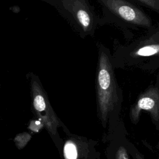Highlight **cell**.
Masks as SVG:
<instances>
[{"label":"cell","instance_id":"1","mask_svg":"<svg viewBox=\"0 0 159 159\" xmlns=\"http://www.w3.org/2000/svg\"><path fill=\"white\" fill-rule=\"evenodd\" d=\"M111 60L114 69L139 68L154 72L159 67V27L153 25L128 44L114 41Z\"/></svg>","mask_w":159,"mask_h":159},{"label":"cell","instance_id":"2","mask_svg":"<svg viewBox=\"0 0 159 159\" xmlns=\"http://www.w3.org/2000/svg\"><path fill=\"white\" fill-rule=\"evenodd\" d=\"M97 47L95 77L97 106L99 119L105 127L108 117L121 102L122 90L116 78L110 50L99 42L97 43Z\"/></svg>","mask_w":159,"mask_h":159},{"label":"cell","instance_id":"3","mask_svg":"<svg viewBox=\"0 0 159 159\" xmlns=\"http://www.w3.org/2000/svg\"><path fill=\"white\" fill-rule=\"evenodd\" d=\"M101 7L99 25L110 24L122 30H148L151 17L133 0H96Z\"/></svg>","mask_w":159,"mask_h":159},{"label":"cell","instance_id":"4","mask_svg":"<svg viewBox=\"0 0 159 159\" xmlns=\"http://www.w3.org/2000/svg\"><path fill=\"white\" fill-rule=\"evenodd\" d=\"M55 7L81 38L94 37L99 26V17L89 0H59Z\"/></svg>","mask_w":159,"mask_h":159},{"label":"cell","instance_id":"5","mask_svg":"<svg viewBox=\"0 0 159 159\" xmlns=\"http://www.w3.org/2000/svg\"><path fill=\"white\" fill-rule=\"evenodd\" d=\"M28 78L30 85L32 105L39 120L43 124L50 134L55 135L57 134L58 127L60 126V120L50 104L39 77L31 72L29 73Z\"/></svg>","mask_w":159,"mask_h":159},{"label":"cell","instance_id":"6","mask_svg":"<svg viewBox=\"0 0 159 159\" xmlns=\"http://www.w3.org/2000/svg\"><path fill=\"white\" fill-rule=\"evenodd\" d=\"M147 111L153 124L158 129L159 120V86L158 77L155 84L150 85L144 91L140 93L135 102L131 106L129 116L131 122L137 124L140 119L141 112Z\"/></svg>","mask_w":159,"mask_h":159},{"label":"cell","instance_id":"7","mask_svg":"<svg viewBox=\"0 0 159 159\" xmlns=\"http://www.w3.org/2000/svg\"><path fill=\"white\" fill-rule=\"evenodd\" d=\"M84 143L80 139L67 140L63 146L65 159H80L84 156Z\"/></svg>","mask_w":159,"mask_h":159},{"label":"cell","instance_id":"8","mask_svg":"<svg viewBox=\"0 0 159 159\" xmlns=\"http://www.w3.org/2000/svg\"><path fill=\"white\" fill-rule=\"evenodd\" d=\"M136 3L145 6L156 13H159V0H133Z\"/></svg>","mask_w":159,"mask_h":159},{"label":"cell","instance_id":"9","mask_svg":"<svg viewBox=\"0 0 159 159\" xmlns=\"http://www.w3.org/2000/svg\"><path fill=\"white\" fill-rule=\"evenodd\" d=\"M116 159H129L125 147L120 146L118 148L116 153Z\"/></svg>","mask_w":159,"mask_h":159},{"label":"cell","instance_id":"10","mask_svg":"<svg viewBox=\"0 0 159 159\" xmlns=\"http://www.w3.org/2000/svg\"><path fill=\"white\" fill-rule=\"evenodd\" d=\"M31 125L33 126L32 127V130H33L34 131H36V132L39 131V129H41L42 127H44L43 124L40 120H35V121H34V124H32Z\"/></svg>","mask_w":159,"mask_h":159},{"label":"cell","instance_id":"11","mask_svg":"<svg viewBox=\"0 0 159 159\" xmlns=\"http://www.w3.org/2000/svg\"><path fill=\"white\" fill-rule=\"evenodd\" d=\"M42 1H45V2H47V3H49L50 4L52 5L53 6L55 7L56 6V4H57V2H58L59 0H42Z\"/></svg>","mask_w":159,"mask_h":159},{"label":"cell","instance_id":"12","mask_svg":"<svg viewBox=\"0 0 159 159\" xmlns=\"http://www.w3.org/2000/svg\"><path fill=\"white\" fill-rule=\"evenodd\" d=\"M134 158L135 159H144L143 157L140 155V153H135L134 155Z\"/></svg>","mask_w":159,"mask_h":159}]
</instances>
